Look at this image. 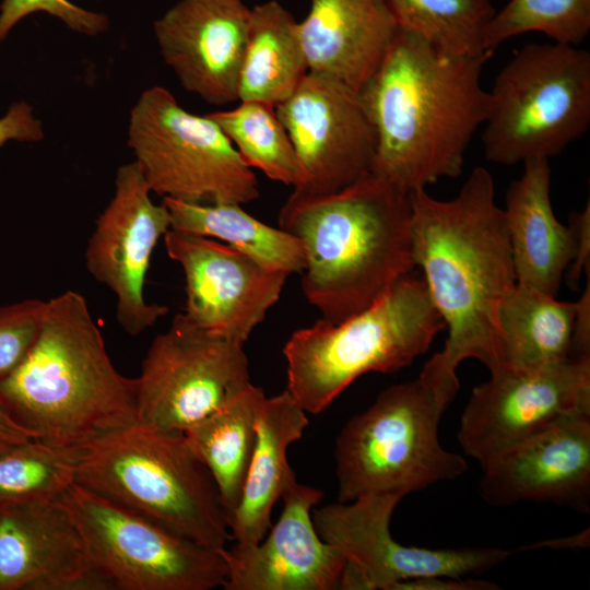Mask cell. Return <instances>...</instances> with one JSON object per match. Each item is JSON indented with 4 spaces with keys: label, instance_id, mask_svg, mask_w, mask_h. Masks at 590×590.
Listing matches in <instances>:
<instances>
[{
    "label": "cell",
    "instance_id": "cell-4",
    "mask_svg": "<svg viewBox=\"0 0 590 590\" xmlns=\"http://www.w3.org/2000/svg\"><path fill=\"white\" fill-rule=\"evenodd\" d=\"M0 402L34 439L83 449L137 422L135 378L114 366L85 297L46 300L39 333L0 380Z\"/></svg>",
    "mask_w": 590,
    "mask_h": 590
},
{
    "label": "cell",
    "instance_id": "cell-26",
    "mask_svg": "<svg viewBox=\"0 0 590 590\" xmlns=\"http://www.w3.org/2000/svg\"><path fill=\"white\" fill-rule=\"evenodd\" d=\"M163 202L172 229L225 243L271 271L291 275L305 268L304 248L297 237L257 220L240 204H201L172 198H163Z\"/></svg>",
    "mask_w": 590,
    "mask_h": 590
},
{
    "label": "cell",
    "instance_id": "cell-1",
    "mask_svg": "<svg viewBox=\"0 0 590 590\" xmlns=\"http://www.w3.org/2000/svg\"><path fill=\"white\" fill-rule=\"evenodd\" d=\"M410 202L415 268L448 330L421 374L456 397L463 361L474 358L489 373L503 366L498 311L517 284L506 220L493 176L482 166L455 198L439 200L420 189Z\"/></svg>",
    "mask_w": 590,
    "mask_h": 590
},
{
    "label": "cell",
    "instance_id": "cell-5",
    "mask_svg": "<svg viewBox=\"0 0 590 590\" xmlns=\"http://www.w3.org/2000/svg\"><path fill=\"white\" fill-rule=\"evenodd\" d=\"M75 483L212 550L232 539L219 487L182 433L137 422L88 444Z\"/></svg>",
    "mask_w": 590,
    "mask_h": 590
},
{
    "label": "cell",
    "instance_id": "cell-15",
    "mask_svg": "<svg viewBox=\"0 0 590 590\" xmlns=\"http://www.w3.org/2000/svg\"><path fill=\"white\" fill-rule=\"evenodd\" d=\"M275 113L297 157L294 190L331 193L371 173L376 133L356 91L309 71Z\"/></svg>",
    "mask_w": 590,
    "mask_h": 590
},
{
    "label": "cell",
    "instance_id": "cell-34",
    "mask_svg": "<svg viewBox=\"0 0 590 590\" xmlns=\"http://www.w3.org/2000/svg\"><path fill=\"white\" fill-rule=\"evenodd\" d=\"M44 138L42 121L33 107L20 101L10 106L0 118V146L9 141L37 142Z\"/></svg>",
    "mask_w": 590,
    "mask_h": 590
},
{
    "label": "cell",
    "instance_id": "cell-24",
    "mask_svg": "<svg viewBox=\"0 0 590 590\" xmlns=\"http://www.w3.org/2000/svg\"><path fill=\"white\" fill-rule=\"evenodd\" d=\"M309 72L298 35V22L279 1L250 9L243 57L239 101L279 105Z\"/></svg>",
    "mask_w": 590,
    "mask_h": 590
},
{
    "label": "cell",
    "instance_id": "cell-36",
    "mask_svg": "<svg viewBox=\"0 0 590 590\" xmlns=\"http://www.w3.org/2000/svg\"><path fill=\"white\" fill-rule=\"evenodd\" d=\"M499 586L491 580L468 577H427L398 583L393 590H497Z\"/></svg>",
    "mask_w": 590,
    "mask_h": 590
},
{
    "label": "cell",
    "instance_id": "cell-3",
    "mask_svg": "<svg viewBox=\"0 0 590 590\" xmlns=\"http://www.w3.org/2000/svg\"><path fill=\"white\" fill-rule=\"evenodd\" d=\"M278 220L303 245L302 291L327 322L363 311L415 270L410 193L373 173L331 193L293 190Z\"/></svg>",
    "mask_w": 590,
    "mask_h": 590
},
{
    "label": "cell",
    "instance_id": "cell-33",
    "mask_svg": "<svg viewBox=\"0 0 590 590\" xmlns=\"http://www.w3.org/2000/svg\"><path fill=\"white\" fill-rule=\"evenodd\" d=\"M43 12L60 20L72 32L96 36L109 27L106 14L86 10L69 0H2L0 4V43L27 15Z\"/></svg>",
    "mask_w": 590,
    "mask_h": 590
},
{
    "label": "cell",
    "instance_id": "cell-11",
    "mask_svg": "<svg viewBox=\"0 0 590 590\" xmlns=\"http://www.w3.org/2000/svg\"><path fill=\"white\" fill-rule=\"evenodd\" d=\"M137 384V423L185 433L247 388L244 345L192 326L177 314L151 342Z\"/></svg>",
    "mask_w": 590,
    "mask_h": 590
},
{
    "label": "cell",
    "instance_id": "cell-30",
    "mask_svg": "<svg viewBox=\"0 0 590 590\" xmlns=\"http://www.w3.org/2000/svg\"><path fill=\"white\" fill-rule=\"evenodd\" d=\"M81 451L34 438L1 449L0 507L58 500L75 483Z\"/></svg>",
    "mask_w": 590,
    "mask_h": 590
},
{
    "label": "cell",
    "instance_id": "cell-39",
    "mask_svg": "<svg viewBox=\"0 0 590 590\" xmlns=\"http://www.w3.org/2000/svg\"><path fill=\"white\" fill-rule=\"evenodd\" d=\"M0 434L13 442L25 441L33 437L21 427L0 402Z\"/></svg>",
    "mask_w": 590,
    "mask_h": 590
},
{
    "label": "cell",
    "instance_id": "cell-17",
    "mask_svg": "<svg viewBox=\"0 0 590 590\" xmlns=\"http://www.w3.org/2000/svg\"><path fill=\"white\" fill-rule=\"evenodd\" d=\"M323 497L319 488L300 484L295 472L281 499L283 509L267 539L257 545L233 544L221 550L227 567L226 590L339 589L345 557L318 534L312 509Z\"/></svg>",
    "mask_w": 590,
    "mask_h": 590
},
{
    "label": "cell",
    "instance_id": "cell-16",
    "mask_svg": "<svg viewBox=\"0 0 590 590\" xmlns=\"http://www.w3.org/2000/svg\"><path fill=\"white\" fill-rule=\"evenodd\" d=\"M164 244L185 274L186 320L243 345L279 300L290 276L213 238L170 228Z\"/></svg>",
    "mask_w": 590,
    "mask_h": 590
},
{
    "label": "cell",
    "instance_id": "cell-35",
    "mask_svg": "<svg viewBox=\"0 0 590 590\" xmlns=\"http://www.w3.org/2000/svg\"><path fill=\"white\" fill-rule=\"evenodd\" d=\"M575 235V258L565 275L570 287L578 286L582 273L590 270V204L580 212H573L568 224Z\"/></svg>",
    "mask_w": 590,
    "mask_h": 590
},
{
    "label": "cell",
    "instance_id": "cell-2",
    "mask_svg": "<svg viewBox=\"0 0 590 590\" xmlns=\"http://www.w3.org/2000/svg\"><path fill=\"white\" fill-rule=\"evenodd\" d=\"M488 58L445 54L400 27L358 93L376 133L371 173L408 193L458 177L486 118Z\"/></svg>",
    "mask_w": 590,
    "mask_h": 590
},
{
    "label": "cell",
    "instance_id": "cell-21",
    "mask_svg": "<svg viewBox=\"0 0 590 590\" xmlns=\"http://www.w3.org/2000/svg\"><path fill=\"white\" fill-rule=\"evenodd\" d=\"M399 28L386 0H310L298 22L309 71L357 93L380 67Z\"/></svg>",
    "mask_w": 590,
    "mask_h": 590
},
{
    "label": "cell",
    "instance_id": "cell-40",
    "mask_svg": "<svg viewBox=\"0 0 590 590\" xmlns=\"http://www.w3.org/2000/svg\"><path fill=\"white\" fill-rule=\"evenodd\" d=\"M13 441L9 440L7 437L0 434V450L12 444Z\"/></svg>",
    "mask_w": 590,
    "mask_h": 590
},
{
    "label": "cell",
    "instance_id": "cell-32",
    "mask_svg": "<svg viewBox=\"0 0 590 590\" xmlns=\"http://www.w3.org/2000/svg\"><path fill=\"white\" fill-rule=\"evenodd\" d=\"M46 300L27 298L0 306V380L12 373L34 344Z\"/></svg>",
    "mask_w": 590,
    "mask_h": 590
},
{
    "label": "cell",
    "instance_id": "cell-22",
    "mask_svg": "<svg viewBox=\"0 0 590 590\" xmlns=\"http://www.w3.org/2000/svg\"><path fill=\"white\" fill-rule=\"evenodd\" d=\"M522 164L523 172L509 185L503 209L516 281L556 296L575 258V235L553 211L548 160Z\"/></svg>",
    "mask_w": 590,
    "mask_h": 590
},
{
    "label": "cell",
    "instance_id": "cell-28",
    "mask_svg": "<svg viewBox=\"0 0 590 590\" xmlns=\"http://www.w3.org/2000/svg\"><path fill=\"white\" fill-rule=\"evenodd\" d=\"M232 142L249 168L293 188L298 181V163L294 146L275 106L259 101H240L228 110L208 115Z\"/></svg>",
    "mask_w": 590,
    "mask_h": 590
},
{
    "label": "cell",
    "instance_id": "cell-13",
    "mask_svg": "<svg viewBox=\"0 0 590 590\" xmlns=\"http://www.w3.org/2000/svg\"><path fill=\"white\" fill-rule=\"evenodd\" d=\"M489 374L473 388L458 429L461 449L481 467L563 417L590 415V355Z\"/></svg>",
    "mask_w": 590,
    "mask_h": 590
},
{
    "label": "cell",
    "instance_id": "cell-10",
    "mask_svg": "<svg viewBox=\"0 0 590 590\" xmlns=\"http://www.w3.org/2000/svg\"><path fill=\"white\" fill-rule=\"evenodd\" d=\"M87 560L114 590H211L228 577L220 551L202 546L73 483L58 499Z\"/></svg>",
    "mask_w": 590,
    "mask_h": 590
},
{
    "label": "cell",
    "instance_id": "cell-37",
    "mask_svg": "<svg viewBox=\"0 0 590 590\" xmlns=\"http://www.w3.org/2000/svg\"><path fill=\"white\" fill-rule=\"evenodd\" d=\"M571 355H590V283L576 302Z\"/></svg>",
    "mask_w": 590,
    "mask_h": 590
},
{
    "label": "cell",
    "instance_id": "cell-31",
    "mask_svg": "<svg viewBox=\"0 0 590 590\" xmlns=\"http://www.w3.org/2000/svg\"><path fill=\"white\" fill-rule=\"evenodd\" d=\"M541 32L555 43L578 46L590 32V0H510L491 20L484 40L489 56L505 40Z\"/></svg>",
    "mask_w": 590,
    "mask_h": 590
},
{
    "label": "cell",
    "instance_id": "cell-12",
    "mask_svg": "<svg viewBox=\"0 0 590 590\" xmlns=\"http://www.w3.org/2000/svg\"><path fill=\"white\" fill-rule=\"evenodd\" d=\"M399 493L363 495L352 502L314 507L320 538L345 557L340 590H393L406 580L480 576L506 562L498 547L426 548L396 541L390 520L404 498Z\"/></svg>",
    "mask_w": 590,
    "mask_h": 590
},
{
    "label": "cell",
    "instance_id": "cell-29",
    "mask_svg": "<svg viewBox=\"0 0 590 590\" xmlns=\"http://www.w3.org/2000/svg\"><path fill=\"white\" fill-rule=\"evenodd\" d=\"M400 27L452 56H488L486 28L496 11L491 0H386Z\"/></svg>",
    "mask_w": 590,
    "mask_h": 590
},
{
    "label": "cell",
    "instance_id": "cell-23",
    "mask_svg": "<svg viewBox=\"0 0 590 590\" xmlns=\"http://www.w3.org/2000/svg\"><path fill=\"white\" fill-rule=\"evenodd\" d=\"M308 424L307 413L286 389L260 401L256 444L241 498L231 519L235 545L253 546L264 539L271 527L272 509L294 473L287 449L302 438Z\"/></svg>",
    "mask_w": 590,
    "mask_h": 590
},
{
    "label": "cell",
    "instance_id": "cell-27",
    "mask_svg": "<svg viewBox=\"0 0 590 590\" xmlns=\"http://www.w3.org/2000/svg\"><path fill=\"white\" fill-rule=\"evenodd\" d=\"M264 391L250 384L188 428L190 447L213 476L229 518L239 505L256 444V414Z\"/></svg>",
    "mask_w": 590,
    "mask_h": 590
},
{
    "label": "cell",
    "instance_id": "cell-18",
    "mask_svg": "<svg viewBox=\"0 0 590 590\" xmlns=\"http://www.w3.org/2000/svg\"><path fill=\"white\" fill-rule=\"evenodd\" d=\"M250 9L241 0H179L153 24L164 62L205 103L238 97Z\"/></svg>",
    "mask_w": 590,
    "mask_h": 590
},
{
    "label": "cell",
    "instance_id": "cell-9",
    "mask_svg": "<svg viewBox=\"0 0 590 590\" xmlns=\"http://www.w3.org/2000/svg\"><path fill=\"white\" fill-rule=\"evenodd\" d=\"M128 148L152 192L201 204H247L259 198L255 173L216 122L181 107L163 86L131 108Z\"/></svg>",
    "mask_w": 590,
    "mask_h": 590
},
{
    "label": "cell",
    "instance_id": "cell-8",
    "mask_svg": "<svg viewBox=\"0 0 590 590\" xmlns=\"http://www.w3.org/2000/svg\"><path fill=\"white\" fill-rule=\"evenodd\" d=\"M482 142L487 161L511 166L560 154L590 125V52L531 43L497 73Z\"/></svg>",
    "mask_w": 590,
    "mask_h": 590
},
{
    "label": "cell",
    "instance_id": "cell-6",
    "mask_svg": "<svg viewBox=\"0 0 590 590\" xmlns=\"http://www.w3.org/2000/svg\"><path fill=\"white\" fill-rule=\"evenodd\" d=\"M444 329L423 275L413 270L363 311L294 331L283 349L286 390L306 413H321L361 376L411 365Z\"/></svg>",
    "mask_w": 590,
    "mask_h": 590
},
{
    "label": "cell",
    "instance_id": "cell-19",
    "mask_svg": "<svg viewBox=\"0 0 590 590\" xmlns=\"http://www.w3.org/2000/svg\"><path fill=\"white\" fill-rule=\"evenodd\" d=\"M479 489L493 506L552 503L590 511V415L563 417L481 467Z\"/></svg>",
    "mask_w": 590,
    "mask_h": 590
},
{
    "label": "cell",
    "instance_id": "cell-20",
    "mask_svg": "<svg viewBox=\"0 0 590 590\" xmlns=\"http://www.w3.org/2000/svg\"><path fill=\"white\" fill-rule=\"evenodd\" d=\"M0 590H113L59 500L0 507Z\"/></svg>",
    "mask_w": 590,
    "mask_h": 590
},
{
    "label": "cell",
    "instance_id": "cell-14",
    "mask_svg": "<svg viewBox=\"0 0 590 590\" xmlns=\"http://www.w3.org/2000/svg\"><path fill=\"white\" fill-rule=\"evenodd\" d=\"M114 194L98 215L87 241L88 273L111 291L115 316L129 335H140L168 312L149 303L144 286L158 239L170 229L166 204H156L135 161L118 167Z\"/></svg>",
    "mask_w": 590,
    "mask_h": 590
},
{
    "label": "cell",
    "instance_id": "cell-25",
    "mask_svg": "<svg viewBox=\"0 0 590 590\" xmlns=\"http://www.w3.org/2000/svg\"><path fill=\"white\" fill-rule=\"evenodd\" d=\"M576 302L516 284L498 311L503 366L534 368L571 355Z\"/></svg>",
    "mask_w": 590,
    "mask_h": 590
},
{
    "label": "cell",
    "instance_id": "cell-7",
    "mask_svg": "<svg viewBox=\"0 0 590 590\" xmlns=\"http://www.w3.org/2000/svg\"><path fill=\"white\" fill-rule=\"evenodd\" d=\"M451 401L420 374L388 387L347 421L334 450L338 502L380 493L406 496L464 474L467 460L439 440L440 417Z\"/></svg>",
    "mask_w": 590,
    "mask_h": 590
},
{
    "label": "cell",
    "instance_id": "cell-38",
    "mask_svg": "<svg viewBox=\"0 0 590 590\" xmlns=\"http://www.w3.org/2000/svg\"><path fill=\"white\" fill-rule=\"evenodd\" d=\"M590 542V532L589 528L586 530L565 538H558L554 540L548 541H541L536 542L534 544H529L527 546L521 547V551H532L538 548H554V550H569V548H586L589 546Z\"/></svg>",
    "mask_w": 590,
    "mask_h": 590
}]
</instances>
